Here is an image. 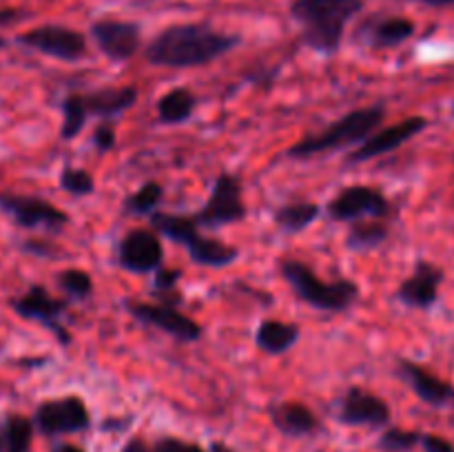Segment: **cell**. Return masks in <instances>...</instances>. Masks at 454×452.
Instances as JSON below:
<instances>
[{"label":"cell","instance_id":"34","mask_svg":"<svg viewBox=\"0 0 454 452\" xmlns=\"http://www.w3.org/2000/svg\"><path fill=\"white\" fill-rule=\"evenodd\" d=\"M419 446L424 452H454V443L442 434H424L421 433Z\"/></svg>","mask_w":454,"mask_h":452},{"label":"cell","instance_id":"28","mask_svg":"<svg viewBox=\"0 0 454 452\" xmlns=\"http://www.w3.org/2000/svg\"><path fill=\"white\" fill-rule=\"evenodd\" d=\"M87 120L89 115L87 111H84L80 93H69V96L62 100V127H60L62 140H74V137L84 129Z\"/></svg>","mask_w":454,"mask_h":452},{"label":"cell","instance_id":"11","mask_svg":"<svg viewBox=\"0 0 454 452\" xmlns=\"http://www.w3.org/2000/svg\"><path fill=\"white\" fill-rule=\"evenodd\" d=\"M428 127L430 120L424 118V115H411V118L402 120V122L390 124V127L381 129V131H375L357 149L350 151V155L346 158V164H362L368 162V160L380 158V155L390 153V151H397L399 146L411 142L412 137H417Z\"/></svg>","mask_w":454,"mask_h":452},{"label":"cell","instance_id":"25","mask_svg":"<svg viewBox=\"0 0 454 452\" xmlns=\"http://www.w3.org/2000/svg\"><path fill=\"white\" fill-rule=\"evenodd\" d=\"M388 224L381 220H359L353 222L348 235H346V246L353 251H371L381 246L388 239Z\"/></svg>","mask_w":454,"mask_h":452},{"label":"cell","instance_id":"35","mask_svg":"<svg viewBox=\"0 0 454 452\" xmlns=\"http://www.w3.org/2000/svg\"><path fill=\"white\" fill-rule=\"evenodd\" d=\"M122 452H153V448H151L145 439L136 437L131 439V441H127V446L122 448Z\"/></svg>","mask_w":454,"mask_h":452},{"label":"cell","instance_id":"9","mask_svg":"<svg viewBox=\"0 0 454 452\" xmlns=\"http://www.w3.org/2000/svg\"><path fill=\"white\" fill-rule=\"evenodd\" d=\"M0 208L22 229H47L49 233H62L69 224V215L49 199L35 195L0 193Z\"/></svg>","mask_w":454,"mask_h":452},{"label":"cell","instance_id":"16","mask_svg":"<svg viewBox=\"0 0 454 452\" xmlns=\"http://www.w3.org/2000/svg\"><path fill=\"white\" fill-rule=\"evenodd\" d=\"M13 310H16L20 317L31 319V322H38L43 326H47L62 344H69V335H65V328H62L60 319L65 317L67 300H58V297L49 295V291L44 286H31L25 295H20L18 300H13Z\"/></svg>","mask_w":454,"mask_h":452},{"label":"cell","instance_id":"2","mask_svg":"<svg viewBox=\"0 0 454 452\" xmlns=\"http://www.w3.org/2000/svg\"><path fill=\"white\" fill-rule=\"evenodd\" d=\"M364 9V0H293L291 16L300 25L301 43L317 53H335L346 25Z\"/></svg>","mask_w":454,"mask_h":452},{"label":"cell","instance_id":"26","mask_svg":"<svg viewBox=\"0 0 454 452\" xmlns=\"http://www.w3.org/2000/svg\"><path fill=\"white\" fill-rule=\"evenodd\" d=\"M34 437V421L22 415H12L3 425V452H29Z\"/></svg>","mask_w":454,"mask_h":452},{"label":"cell","instance_id":"14","mask_svg":"<svg viewBox=\"0 0 454 452\" xmlns=\"http://www.w3.org/2000/svg\"><path fill=\"white\" fill-rule=\"evenodd\" d=\"M443 279H446V273L442 266L433 264L430 260H417L415 269L399 284L395 297L408 308L430 310L439 301Z\"/></svg>","mask_w":454,"mask_h":452},{"label":"cell","instance_id":"32","mask_svg":"<svg viewBox=\"0 0 454 452\" xmlns=\"http://www.w3.org/2000/svg\"><path fill=\"white\" fill-rule=\"evenodd\" d=\"M153 452H207L204 448H200L198 443H189V441H182L177 437H164L158 439L153 443Z\"/></svg>","mask_w":454,"mask_h":452},{"label":"cell","instance_id":"21","mask_svg":"<svg viewBox=\"0 0 454 452\" xmlns=\"http://www.w3.org/2000/svg\"><path fill=\"white\" fill-rule=\"evenodd\" d=\"M184 248L195 264L211 266V269H224V266L233 264L239 255L238 248L231 246V244L215 238H207V235L202 233L195 235Z\"/></svg>","mask_w":454,"mask_h":452},{"label":"cell","instance_id":"22","mask_svg":"<svg viewBox=\"0 0 454 452\" xmlns=\"http://www.w3.org/2000/svg\"><path fill=\"white\" fill-rule=\"evenodd\" d=\"M300 328L295 323L279 322V319H264L255 331L257 348L266 355H282L297 344Z\"/></svg>","mask_w":454,"mask_h":452},{"label":"cell","instance_id":"13","mask_svg":"<svg viewBox=\"0 0 454 452\" xmlns=\"http://www.w3.org/2000/svg\"><path fill=\"white\" fill-rule=\"evenodd\" d=\"M164 261V246L153 229H133L120 239L118 264L131 273H155Z\"/></svg>","mask_w":454,"mask_h":452},{"label":"cell","instance_id":"23","mask_svg":"<svg viewBox=\"0 0 454 452\" xmlns=\"http://www.w3.org/2000/svg\"><path fill=\"white\" fill-rule=\"evenodd\" d=\"M195 106H198V97L191 89H171L158 100V120L162 124H182L191 118Z\"/></svg>","mask_w":454,"mask_h":452},{"label":"cell","instance_id":"20","mask_svg":"<svg viewBox=\"0 0 454 452\" xmlns=\"http://www.w3.org/2000/svg\"><path fill=\"white\" fill-rule=\"evenodd\" d=\"M366 43L375 49H393L403 44L415 35L417 27L411 18L403 16H386L377 18L371 25H366Z\"/></svg>","mask_w":454,"mask_h":452},{"label":"cell","instance_id":"38","mask_svg":"<svg viewBox=\"0 0 454 452\" xmlns=\"http://www.w3.org/2000/svg\"><path fill=\"white\" fill-rule=\"evenodd\" d=\"M51 452H84V450H82V448L74 446V443H60V446L53 448Z\"/></svg>","mask_w":454,"mask_h":452},{"label":"cell","instance_id":"1","mask_svg":"<svg viewBox=\"0 0 454 452\" xmlns=\"http://www.w3.org/2000/svg\"><path fill=\"white\" fill-rule=\"evenodd\" d=\"M238 44V35L222 34L204 22H184L160 31L146 44L145 58L153 66L193 69V66L211 65Z\"/></svg>","mask_w":454,"mask_h":452},{"label":"cell","instance_id":"4","mask_svg":"<svg viewBox=\"0 0 454 452\" xmlns=\"http://www.w3.org/2000/svg\"><path fill=\"white\" fill-rule=\"evenodd\" d=\"M279 273L293 288L297 300L324 313H346L359 297V286L353 279H337L328 284L300 260H284L279 264Z\"/></svg>","mask_w":454,"mask_h":452},{"label":"cell","instance_id":"31","mask_svg":"<svg viewBox=\"0 0 454 452\" xmlns=\"http://www.w3.org/2000/svg\"><path fill=\"white\" fill-rule=\"evenodd\" d=\"M421 433L417 430H403V428H388L384 430L380 439V448L386 452H411L419 446Z\"/></svg>","mask_w":454,"mask_h":452},{"label":"cell","instance_id":"15","mask_svg":"<svg viewBox=\"0 0 454 452\" xmlns=\"http://www.w3.org/2000/svg\"><path fill=\"white\" fill-rule=\"evenodd\" d=\"M341 424L346 425H366V428H386L390 424V406L371 390L362 386H350L340 399L337 410Z\"/></svg>","mask_w":454,"mask_h":452},{"label":"cell","instance_id":"27","mask_svg":"<svg viewBox=\"0 0 454 452\" xmlns=\"http://www.w3.org/2000/svg\"><path fill=\"white\" fill-rule=\"evenodd\" d=\"M164 198V189L160 182H145L137 191L124 198V213L129 215H151L158 211Z\"/></svg>","mask_w":454,"mask_h":452},{"label":"cell","instance_id":"10","mask_svg":"<svg viewBox=\"0 0 454 452\" xmlns=\"http://www.w3.org/2000/svg\"><path fill=\"white\" fill-rule=\"evenodd\" d=\"M124 308L133 319L142 322L145 326L160 328L177 341H198L202 337V326L195 319L186 317L177 310V306L160 304V301H137L127 300Z\"/></svg>","mask_w":454,"mask_h":452},{"label":"cell","instance_id":"40","mask_svg":"<svg viewBox=\"0 0 454 452\" xmlns=\"http://www.w3.org/2000/svg\"><path fill=\"white\" fill-rule=\"evenodd\" d=\"M0 452H3V441H0Z\"/></svg>","mask_w":454,"mask_h":452},{"label":"cell","instance_id":"37","mask_svg":"<svg viewBox=\"0 0 454 452\" xmlns=\"http://www.w3.org/2000/svg\"><path fill=\"white\" fill-rule=\"evenodd\" d=\"M421 4L426 7H434V9H443V7H452L454 0H419Z\"/></svg>","mask_w":454,"mask_h":452},{"label":"cell","instance_id":"41","mask_svg":"<svg viewBox=\"0 0 454 452\" xmlns=\"http://www.w3.org/2000/svg\"><path fill=\"white\" fill-rule=\"evenodd\" d=\"M452 115H454V102H452Z\"/></svg>","mask_w":454,"mask_h":452},{"label":"cell","instance_id":"6","mask_svg":"<svg viewBox=\"0 0 454 452\" xmlns=\"http://www.w3.org/2000/svg\"><path fill=\"white\" fill-rule=\"evenodd\" d=\"M193 217L200 226H207V229H220V226L242 222L247 217V207H244L242 184L238 177L231 173H220L213 182L208 199Z\"/></svg>","mask_w":454,"mask_h":452},{"label":"cell","instance_id":"12","mask_svg":"<svg viewBox=\"0 0 454 452\" xmlns=\"http://www.w3.org/2000/svg\"><path fill=\"white\" fill-rule=\"evenodd\" d=\"M91 38L98 49L114 62H127L142 44L140 25L120 18H98L91 25Z\"/></svg>","mask_w":454,"mask_h":452},{"label":"cell","instance_id":"39","mask_svg":"<svg viewBox=\"0 0 454 452\" xmlns=\"http://www.w3.org/2000/svg\"><path fill=\"white\" fill-rule=\"evenodd\" d=\"M211 452H233V450H229V448L222 446V443H213V446H211Z\"/></svg>","mask_w":454,"mask_h":452},{"label":"cell","instance_id":"19","mask_svg":"<svg viewBox=\"0 0 454 452\" xmlns=\"http://www.w3.org/2000/svg\"><path fill=\"white\" fill-rule=\"evenodd\" d=\"M270 419L273 425L286 437H306L315 433L319 425L317 417L301 401H282L270 406Z\"/></svg>","mask_w":454,"mask_h":452},{"label":"cell","instance_id":"29","mask_svg":"<svg viewBox=\"0 0 454 452\" xmlns=\"http://www.w3.org/2000/svg\"><path fill=\"white\" fill-rule=\"evenodd\" d=\"M58 286L71 300H89L93 292V279L82 269H67L58 273Z\"/></svg>","mask_w":454,"mask_h":452},{"label":"cell","instance_id":"7","mask_svg":"<svg viewBox=\"0 0 454 452\" xmlns=\"http://www.w3.org/2000/svg\"><path fill=\"white\" fill-rule=\"evenodd\" d=\"M34 425L44 437L82 433L91 425V412H89L87 403L75 394L47 399L35 408Z\"/></svg>","mask_w":454,"mask_h":452},{"label":"cell","instance_id":"30","mask_svg":"<svg viewBox=\"0 0 454 452\" xmlns=\"http://www.w3.org/2000/svg\"><path fill=\"white\" fill-rule=\"evenodd\" d=\"M60 186L62 191H67L69 195H91L96 189V180H93L91 173L87 168L80 167H65L60 171Z\"/></svg>","mask_w":454,"mask_h":452},{"label":"cell","instance_id":"36","mask_svg":"<svg viewBox=\"0 0 454 452\" xmlns=\"http://www.w3.org/2000/svg\"><path fill=\"white\" fill-rule=\"evenodd\" d=\"M18 18H20V12H16V9H0V27L3 25H12V22H16Z\"/></svg>","mask_w":454,"mask_h":452},{"label":"cell","instance_id":"5","mask_svg":"<svg viewBox=\"0 0 454 452\" xmlns=\"http://www.w3.org/2000/svg\"><path fill=\"white\" fill-rule=\"evenodd\" d=\"M333 222L384 220L393 213V204L380 189L368 184H353L341 189L326 207Z\"/></svg>","mask_w":454,"mask_h":452},{"label":"cell","instance_id":"3","mask_svg":"<svg viewBox=\"0 0 454 452\" xmlns=\"http://www.w3.org/2000/svg\"><path fill=\"white\" fill-rule=\"evenodd\" d=\"M384 118L386 109L381 105L348 111L337 122L328 124L322 133H315V136H309L301 142H297V144H293L288 149V158L306 160L326 153V151L344 149V146L350 144H362L366 137H371L381 127Z\"/></svg>","mask_w":454,"mask_h":452},{"label":"cell","instance_id":"18","mask_svg":"<svg viewBox=\"0 0 454 452\" xmlns=\"http://www.w3.org/2000/svg\"><path fill=\"white\" fill-rule=\"evenodd\" d=\"M82 97L84 111L89 118L111 120L120 118L127 113L133 105L137 102V89L136 87H102L93 89V91L80 93Z\"/></svg>","mask_w":454,"mask_h":452},{"label":"cell","instance_id":"17","mask_svg":"<svg viewBox=\"0 0 454 452\" xmlns=\"http://www.w3.org/2000/svg\"><path fill=\"white\" fill-rule=\"evenodd\" d=\"M397 375L408 384V388L417 394L424 403L433 408H452L454 406V386L430 372L421 363L412 359H399Z\"/></svg>","mask_w":454,"mask_h":452},{"label":"cell","instance_id":"33","mask_svg":"<svg viewBox=\"0 0 454 452\" xmlns=\"http://www.w3.org/2000/svg\"><path fill=\"white\" fill-rule=\"evenodd\" d=\"M93 144L100 153H106L115 146V127L111 122H100L93 131Z\"/></svg>","mask_w":454,"mask_h":452},{"label":"cell","instance_id":"24","mask_svg":"<svg viewBox=\"0 0 454 452\" xmlns=\"http://www.w3.org/2000/svg\"><path fill=\"white\" fill-rule=\"evenodd\" d=\"M322 208L315 202H291L282 204L278 211L273 213V222L282 233H301L309 229L315 220L319 217Z\"/></svg>","mask_w":454,"mask_h":452},{"label":"cell","instance_id":"8","mask_svg":"<svg viewBox=\"0 0 454 452\" xmlns=\"http://www.w3.org/2000/svg\"><path fill=\"white\" fill-rule=\"evenodd\" d=\"M18 43L27 49L56 58V60L75 62L87 56V38L80 31L65 25H40L18 35Z\"/></svg>","mask_w":454,"mask_h":452}]
</instances>
